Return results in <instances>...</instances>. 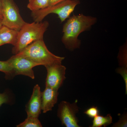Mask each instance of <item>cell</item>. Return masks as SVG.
I'll list each match as a JSON object with an SVG mask.
<instances>
[{"instance_id":"6da1fadb","label":"cell","mask_w":127,"mask_h":127,"mask_svg":"<svg viewBox=\"0 0 127 127\" xmlns=\"http://www.w3.org/2000/svg\"><path fill=\"white\" fill-rule=\"evenodd\" d=\"M97 22L96 17L83 14L69 17L63 28L62 41L66 48L71 51L79 48L81 44L79 35L91 30Z\"/></svg>"},{"instance_id":"7a4b0ae2","label":"cell","mask_w":127,"mask_h":127,"mask_svg":"<svg viewBox=\"0 0 127 127\" xmlns=\"http://www.w3.org/2000/svg\"><path fill=\"white\" fill-rule=\"evenodd\" d=\"M17 56L23 57L37 64L39 66H44L57 62H62L64 57L54 55L48 49L43 39L32 42L22 50Z\"/></svg>"},{"instance_id":"3957f363","label":"cell","mask_w":127,"mask_h":127,"mask_svg":"<svg viewBox=\"0 0 127 127\" xmlns=\"http://www.w3.org/2000/svg\"><path fill=\"white\" fill-rule=\"evenodd\" d=\"M47 21L32 23L26 22L19 31L17 41L12 49L14 55L35 41L43 39V36L49 27Z\"/></svg>"},{"instance_id":"277c9868","label":"cell","mask_w":127,"mask_h":127,"mask_svg":"<svg viewBox=\"0 0 127 127\" xmlns=\"http://www.w3.org/2000/svg\"><path fill=\"white\" fill-rule=\"evenodd\" d=\"M80 4L79 0H69L49 6L44 9L32 11L31 16L35 22L42 21L46 16L51 14L57 15L62 23L69 18L77 6Z\"/></svg>"},{"instance_id":"5b68a950","label":"cell","mask_w":127,"mask_h":127,"mask_svg":"<svg viewBox=\"0 0 127 127\" xmlns=\"http://www.w3.org/2000/svg\"><path fill=\"white\" fill-rule=\"evenodd\" d=\"M2 25L19 31L26 23L14 0H0Z\"/></svg>"},{"instance_id":"8992f818","label":"cell","mask_w":127,"mask_h":127,"mask_svg":"<svg viewBox=\"0 0 127 127\" xmlns=\"http://www.w3.org/2000/svg\"><path fill=\"white\" fill-rule=\"evenodd\" d=\"M77 102V100L73 103L63 101L58 105L57 116L63 125L66 127H81L76 116L79 112Z\"/></svg>"},{"instance_id":"52a82bcc","label":"cell","mask_w":127,"mask_h":127,"mask_svg":"<svg viewBox=\"0 0 127 127\" xmlns=\"http://www.w3.org/2000/svg\"><path fill=\"white\" fill-rule=\"evenodd\" d=\"M47 71L46 86L58 90L65 79L66 67L62 62L56 63L45 66Z\"/></svg>"},{"instance_id":"ba28073f","label":"cell","mask_w":127,"mask_h":127,"mask_svg":"<svg viewBox=\"0 0 127 127\" xmlns=\"http://www.w3.org/2000/svg\"><path fill=\"white\" fill-rule=\"evenodd\" d=\"M9 62L14 70L15 76L22 75L35 79V74L33 67L39 66L37 64L23 57L14 55L10 58Z\"/></svg>"},{"instance_id":"9c48e42d","label":"cell","mask_w":127,"mask_h":127,"mask_svg":"<svg viewBox=\"0 0 127 127\" xmlns=\"http://www.w3.org/2000/svg\"><path fill=\"white\" fill-rule=\"evenodd\" d=\"M42 111L41 92L38 84L33 88L32 94L26 106L27 117L38 118Z\"/></svg>"},{"instance_id":"30bf717a","label":"cell","mask_w":127,"mask_h":127,"mask_svg":"<svg viewBox=\"0 0 127 127\" xmlns=\"http://www.w3.org/2000/svg\"><path fill=\"white\" fill-rule=\"evenodd\" d=\"M58 95V90L46 86L43 92H41L42 111L43 113L52 111L57 102Z\"/></svg>"},{"instance_id":"8fae6325","label":"cell","mask_w":127,"mask_h":127,"mask_svg":"<svg viewBox=\"0 0 127 127\" xmlns=\"http://www.w3.org/2000/svg\"><path fill=\"white\" fill-rule=\"evenodd\" d=\"M19 31L2 25L0 28V46L5 44L15 46L18 38Z\"/></svg>"},{"instance_id":"7c38bea8","label":"cell","mask_w":127,"mask_h":127,"mask_svg":"<svg viewBox=\"0 0 127 127\" xmlns=\"http://www.w3.org/2000/svg\"><path fill=\"white\" fill-rule=\"evenodd\" d=\"M112 123V117L110 114L106 116L98 115L93 118V124L91 127H106Z\"/></svg>"},{"instance_id":"4fadbf2b","label":"cell","mask_w":127,"mask_h":127,"mask_svg":"<svg viewBox=\"0 0 127 127\" xmlns=\"http://www.w3.org/2000/svg\"><path fill=\"white\" fill-rule=\"evenodd\" d=\"M49 0H29L27 7L31 11L44 9L49 6Z\"/></svg>"},{"instance_id":"5bb4252c","label":"cell","mask_w":127,"mask_h":127,"mask_svg":"<svg viewBox=\"0 0 127 127\" xmlns=\"http://www.w3.org/2000/svg\"><path fill=\"white\" fill-rule=\"evenodd\" d=\"M0 71L4 73L6 79L10 80L15 77L14 70L7 61H0Z\"/></svg>"},{"instance_id":"9a60e30c","label":"cell","mask_w":127,"mask_h":127,"mask_svg":"<svg viewBox=\"0 0 127 127\" xmlns=\"http://www.w3.org/2000/svg\"><path fill=\"white\" fill-rule=\"evenodd\" d=\"M17 127H42V125L38 118L27 117L23 122L17 125Z\"/></svg>"},{"instance_id":"2e32d148","label":"cell","mask_w":127,"mask_h":127,"mask_svg":"<svg viewBox=\"0 0 127 127\" xmlns=\"http://www.w3.org/2000/svg\"><path fill=\"white\" fill-rule=\"evenodd\" d=\"M127 43L120 48L118 58L120 67H127Z\"/></svg>"},{"instance_id":"e0dca14e","label":"cell","mask_w":127,"mask_h":127,"mask_svg":"<svg viewBox=\"0 0 127 127\" xmlns=\"http://www.w3.org/2000/svg\"><path fill=\"white\" fill-rule=\"evenodd\" d=\"M84 113L89 117L91 118H94L99 114V111L97 107L92 106L87 109Z\"/></svg>"},{"instance_id":"ac0fdd59","label":"cell","mask_w":127,"mask_h":127,"mask_svg":"<svg viewBox=\"0 0 127 127\" xmlns=\"http://www.w3.org/2000/svg\"><path fill=\"white\" fill-rule=\"evenodd\" d=\"M117 72L122 76L125 85V94H127V67H120L117 70Z\"/></svg>"},{"instance_id":"d6986e66","label":"cell","mask_w":127,"mask_h":127,"mask_svg":"<svg viewBox=\"0 0 127 127\" xmlns=\"http://www.w3.org/2000/svg\"><path fill=\"white\" fill-rule=\"evenodd\" d=\"M10 101V98L9 93L5 92L3 93H0V107L2 104L9 103Z\"/></svg>"},{"instance_id":"ffe728a7","label":"cell","mask_w":127,"mask_h":127,"mask_svg":"<svg viewBox=\"0 0 127 127\" xmlns=\"http://www.w3.org/2000/svg\"><path fill=\"white\" fill-rule=\"evenodd\" d=\"M127 114H124L120 118V119L117 122L113 125L112 127H127Z\"/></svg>"},{"instance_id":"44dd1931","label":"cell","mask_w":127,"mask_h":127,"mask_svg":"<svg viewBox=\"0 0 127 127\" xmlns=\"http://www.w3.org/2000/svg\"><path fill=\"white\" fill-rule=\"evenodd\" d=\"M67 0H49V6L53 5L59 2Z\"/></svg>"},{"instance_id":"7402d4cb","label":"cell","mask_w":127,"mask_h":127,"mask_svg":"<svg viewBox=\"0 0 127 127\" xmlns=\"http://www.w3.org/2000/svg\"><path fill=\"white\" fill-rule=\"evenodd\" d=\"M2 11H1V1L0 0V21H2Z\"/></svg>"},{"instance_id":"603a6c76","label":"cell","mask_w":127,"mask_h":127,"mask_svg":"<svg viewBox=\"0 0 127 127\" xmlns=\"http://www.w3.org/2000/svg\"><path fill=\"white\" fill-rule=\"evenodd\" d=\"M1 20L0 21V28L2 26V21H1Z\"/></svg>"}]
</instances>
